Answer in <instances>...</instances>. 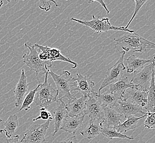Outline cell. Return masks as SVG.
<instances>
[{
    "mask_svg": "<svg viewBox=\"0 0 155 143\" xmlns=\"http://www.w3.org/2000/svg\"><path fill=\"white\" fill-rule=\"evenodd\" d=\"M7 2H8V3H9L12 0H7ZM14 1H15V2H17L19 0H14Z\"/></svg>",
    "mask_w": 155,
    "mask_h": 143,
    "instance_id": "d590c367",
    "label": "cell"
},
{
    "mask_svg": "<svg viewBox=\"0 0 155 143\" xmlns=\"http://www.w3.org/2000/svg\"><path fill=\"white\" fill-rule=\"evenodd\" d=\"M116 46H119L124 51L143 52L155 50V43L144 39L137 33H127L118 38H115Z\"/></svg>",
    "mask_w": 155,
    "mask_h": 143,
    "instance_id": "6da1fadb",
    "label": "cell"
},
{
    "mask_svg": "<svg viewBox=\"0 0 155 143\" xmlns=\"http://www.w3.org/2000/svg\"><path fill=\"white\" fill-rule=\"evenodd\" d=\"M101 134L109 140H112L114 138H118V139H128L129 140H134V138L130 137L125 134L118 132L113 127H105L104 125L102 129Z\"/></svg>",
    "mask_w": 155,
    "mask_h": 143,
    "instance_id": "484cf974",
    "label": "cell"
},
{
    "mask_svg": "<svg viewBox=\"0 0 155 143\" xmlns=\"http://www.w3.org/2000/svg\"><path fill=\"white\" fill-rule=\"evenodd\" d=\"M48 72L45 73V81L43 84L40 83L37 90L34 102L37 106L48 108L57 101V90L48 82Z\"/></svg>",
    "mask_w": 155,
    "mask_h": 143,
    "instance_id": "277c9868",
    "label": "cell"
},
{
    "mask_svg": "<svg viewBox=\"0 0 155 143\" xmlns=\"http://www.w3.org/2000/svg\"><path fill=\"white\" fill-rule=\"evenodd\" d=\"M48 75H51L57 87V99L62 100L63 98H72L75 94L72 95L71 91L76 87L77 84L74 78L68 71H64L60 75H57L54 72L50 71Z\"/></svg>",
    "mask_w": 155,
    "mask_h": 143,
    "instance_id": "7a4b0ae2",
    "label": "cell"
},
{
    "mask_svg": "<svg viewBox=\"0 0 155 143\" xmlns=\"http://www.w3.org/2000/svg\"><path fill=\"white\" fill-rule=\"evenodd\" d=\"M40 83H39V84L34 89L31 90L27 95L25 96V97L23 99L22 105L19 110V111H21L23 110H24L25 111H28L30 109V105L32 104V103L34 102L36 91L40 87Z\"/></svg>",
    "mask_w": 155,
    "mask_h": 143,
    "instance_id": "4316f807",
    "label": "cell"
},
{
    "mask_svg": "<svg viewBox=\"0 0 155 143\" xmlns=\"http://www.w3.org/2000/svg\"><path fill=\"white\" fill-rule=\"evenodd\" d=\"M3 131H4V130H3V129H1V130H0V135L2 134V133H3Z\"/></svg>",
    "mask_w": 155,
    "mask_h": 143,
    "instance_id": "8d00e7d4",
    "label": "cell"
},
{
    "mask_svg": "<svg viewBox=\"0 0 155 143\" xmlns=\"http://www.w3.org/2000/svg\"><path fill=\"white\" fill-rule=\"evenodd\" d=\"M96 98L103 106L114 107L119 100L122 99L115 94L110 92V90L97 93Z\"/></svg>",
    "mask_w": 155,
    "mask_h": 143,
    "instance_id": "7402d4cb",
    "label": "cell"
},
{
    "mask_svg": "<svg viewBox=\"0 0 155 143\" xmlns=\"http://www.w3.org/2000/svg\"><path fill=\"white\" fill-rule=\"evenodd\" d=\"M130 1H132L134 2L135 3L134 12L133 15L132 16L129 22L128 23L127 25V26L125 27V29H128L129 25L132 22V21H133V19H134L135 17L137 15V13L139 11L140 8L142 7V6H143V5L146 3L148 0H130Z\"/></svg>",
    "mask_w": 155,
    "mask_h": 143,
    "instance_id": "f1b7e54d",
    "label": "cell"
},
{
    "mask_svg": "<svg viewBox=\"0 0 155 143\" xmlns=\"http://www.w3.org/2000/svg\"><path fill=\"white\" fill-rule=\"evenodd\" d=\"M137 87L129 81L127 77H123L119 81L110 84L109 90L110 92L115 94L122 99L126 90L128 88Z\"/></svg>",
    "mask_w": 155,
    "mask_h": 143,
    "instance_id": "44dd1931",
    "label": "cell"
},
{
    "mask_svg": "<svg viewBox=\"0 0 155 143\" xmlns=\"http://www.w3.org/2000/svg\"><path fill=\"white\" fill-rule=\"evenodd\" d=\"M104 125V121L93 120L89 121L88 125L83 131H80L81 135L88 139L97 137L101 133V130Z\"/></svg>",
    "mask_w": 155,
    "mask_h": 143,
    "instance_id": "d6986e66",
    "label": "cell"
},
{
    "mask_svg": "<svg viewBox=\"0 0 155 143\" xmlns=\"http://www.w3.org/2000/svg\"><path fill=\"white\" fill-rule=\"evenodd\" d=\"M24 46L29 50V53L25 54L23 56V61L29 68L30 71H33L36 73V77H38V74L41 72L45 74L50 71L52 67V62L40 60L39 56V50L34 45L29 42H25Z\"/></svg>",
    "mask_w": 155,
    "mask_h": 143,
    "instance_id": "3957f363",
    "label": "cell"
},
{
    "mask_svg": "<svg viewBox=\"0 0 155 143\" xmlns=\"http://www.w3.org/2000/svg\"><path fill=\"white\" fill-rule=\"evenodd\" d=\"M103 108L104 111L105 127H114L122 122L124 116L114 107L103 106Z\"/></svg>",
    "mask_w": 155,
    "mask_h": 143,
    "instance_id": "ac0fdd59",
    "label": "cell"
},
{
    "mask_svg": "<svg viewBox=\"0 0 155 143\" xmlns=\"http://www.w3.org/2000/svg\"><path fill=\"white\" fill-rule=\"evenodd\" d=\"M121 53L122 55L119 57V60H118L116 64L108 69L104 80L99 88L98 93L101 92V90L107 87L108 85H110L111 84L119 81L123 77V72L126 69L123 63L125 52L123 51Z\"/></svg>",
    "mask_w": 155,
    "mask_h": 143,
    "instance_id": "52a82bcc",
    "label": "cell"
},
{
    "mask_svg": "<svg viewBox=\"0 0 155 143\" xmlns=\"http://www.w3.org/2000/svg\"><path fill=\"white\" fill-rule=\"evenodd\" d=\"M147 116V113L145 115H143L142 116L137 117L135 116H130L127 117V120L124 122H122L120 123L119 125L114 127L113 128H114L117 131L120 132L121 133L124 132L134 130L137 127V123L138 121L141 119H143L144 117Z\"/></svg>",
    "mask_w": 155,
    "mask_h": 143,
    "instance_id": "603a6c76",
    "label": "cell"
},
{
    "mask_svg": "<svg viewBox=\"0 0 155 143\" xmlns=\"http://www.w3.org/2000/svg\"><path fill=\"white\" fill-rule=\"evenodd\" d=\"M39 8L41 10L44 11L45 12H48L50 11L51 8V3L54 4L56 7H58L59 5L54 0H39Z\"/></svg>",
    "mask_w": 155,
    "mask_h": 143,
    "instance_id": "f546056e",
    "label": "cell"
},
{
    "mask_svg": "<svg viewBox=\"0 0 155 143\" xmlns=\"http://www.w3.org/2000/svg\"><path fill=\"white\" fill-rule=\"evenodd\" d=\"M94 2H97L100 3L102 7L103 8H104V9L106 10L107 15H109L110 11L108 9L107 7V6H106V4L104 3V0H89V3H93Z\"/></svg>",
    "mask_w": 155,
    "mask_h": 143,
    "instance_id": "d6a6232c",
    "label": "cell"
},
{
    "mask_svg": "<svg viewBox=\"0 0 155 143\" xmlns=\"http://www.w3.org/2000/svg\"><path fill=\"white\" fill-rule=\"evenodd\" d=\"M18 116L16 114L10 115L4 124V131L6 133L7 139L12 137L18 128Z\"/></svg>",
    "mask_w": 155,
    "mask_h": 143,
    "instance_id": "d4e9b609",
    "label": "cell"
},
{
    "mask_svg": "<svg viewBox=\"0 0 155 143\" xmlns=\"http://www.w3.org/2000/svg\"><path fill=\"white\" fill-rule=\"evenodd\" d=\"M85 116V114L75 116H69L68 115L64 119L60 129L69 133L75 134L78 130L83 125Z\"/></svg>",
    "mask_w": 155,
    "mask_h": 143,
    "instance_id": "9a60e30c",
    "label": "cell"
},
{
    "mask_svg": "<svg viewBox=\"0 0 155 143\" xmlns=\"http://www.w3.org/2000/svg\"><path fill=\"white\" fill-rule=\"evenodd\" d=\"M127 63V72L128 73H134L143 68L146 65L152 63L155 61V56L150 60L141 59L135 56L134 55H131L126 60Z\"/></svg>",
    "mask_w": 155,
    "mask_h": 143,
    "instance_id": "ffe728a7",
    "label": "cell"
},
{
    "mask_svg": "<svg viewBox=\"0 0 155 143\" xmlns=\"http://www.w3.org/2000/svg\"><path fill=\"white\" fill-rule=\"evenodd\" d=\"M77 85L73 91H76L82 94V95L89 97L90 96L95 95L94 82L91 80L88 76H84L79 72L77 73V77L74 78Z\"/></svg>",
    "mask_w": 155,
    "mask_h": 143,
    "instance_id": "7c38bea8",
    "label": "cell"
},
{
    "mask_svg": "<svg viewBox=\"0 0 155 143\" xmlns=\"http://www.w3.org/2000/svg\"><path fill=\"white\" fill-rule=\"evenodd\" d=\"M114 107L124 118L130 116L138 115L140 117L146 115V113L142 110L143 108L129 100H119Z\"/></svg>",
    "mask_w": 155,
    "mask_h": 143,
    "instance_id": "8fae6325",
    "label": "cell"
},
{
    "mask_svg": "<svg viewBox=\"0 0 155 143\" xmlns=\"http://www.w3.org/2000/svg\"><path fill=\"white\" fill-rule=\"evenodd\" d=\"M2 122V119L1 118V117H0V123Z\"/></svg>",
    "mask_w": 155,
    "mask_h": 143,
    "instance_id": "74e56055",
    "label": "cell"
},
{
    "mask_svg": "<svg viewBox=\"0 0 155 143\" xmlns=\"http://www.w3.org/2000/svg\"><path fill=\"white\" fill-rule=\"evenodd\" d=\"M147 102L145 107L147 112H155V68L152 71V77L150 84L149 88L147 89Z\"/></svg>",
    "mask_w": 155,
    "mask_h": 143,
    "instance_id": "cb8c5ba5",
    "label": "cell"
},
{
    "mask_svg": "<svg viewBox=\"0 0 155 143\" xmlns=\"http://www.w3.org/2000/svg\"><path fill=\"white\" fill-rule=\"evenodd\" d=\"M52 118L51 113L48 110L47 108L44 107H41L40 109V115L35 118L33 119V122L36 121L39 119H42L44 121H48L49 119H51Z\"/></svg>",
    "mask_w": 155,
    "mask_h": 143,
    "instance_id": "4dcf8cb0",
    "label": "cell"
},
{
    "mask_svg": "<svg viewBox=\"0 0 155 143\" xmlns=\"http://www.w3.org/2000/svg\"><path fill=\"white\" fill-rule=\"evenodd\" d=\"M155 68V61L144 67L143 68L135 72L131 78V83L144 90H147L152 77V71Z\"/></svg>",
    "mask_w": 155,
    "mask_h": 143,
    "instance_id": "9c48e42d",
    "label": "cell"
},
{
    "mask_svg": "<svg viewBox=\"0 0 155 143\" xmlns=\"http://www.w3.org/2000/svg\"><path fill=\"white\" fill-rule=\"evenodd\" d=\"M147 90L139 87L128 88L126 90L123 100H129L133 102L141 108H145L147 102Z\"/></svg>",
    "mask_w": 155,
    "mask_h": 143,
    "instance_id": "4fadbf2b",
    "label": "cell"
},
{
    "mask_svg": "<svg viewBox=\"0 0 155 143\" xmlns=\"http://www.w3.org/2000/svg\"><path fill=\"white\" fill-rule=\"evenodd\" d=\"M54 119V132L52 136H54L59 131L64 119L68 116L66 110V104L62 100H58L56 105L53 110Z\"/></svg>",
    "mask_w": 155,
    "mask_h": 143,
    "instance_id": "e0dca14e",
    "label": "cell"
},
{
    "mask_svg": "<svg viewBox=\"0 0 155 143\" xmlns=\"http://www.w3.org/2000/svg\"><path fill=\"white\" fill-rule=\"evenodd\" d=\"M29 84L27 81L26 75L24 69H21L20 79L16 85L15 89L13 91L15 96V106L18 107L22 104L24 96L28 91Z\"/></svg>",
    "mask_w": 155,
    "mask_h": 143,
    "instance_id": "2e32d148",
    "label": "cell"
},
{
    "mask_svg": "<svg viewBox=\"0 0 155 143\" xmlns=\"http://www.w3.org/2000/svg\"><path fill=\"white\" fill-rule=\"evenodd\" d=\"M35 48L39 50V56L40 60L45 61H60L62 62H66L73 65L72 68H76L78 64L71 60L68 57L63 56L61 52L56 48H49L48 46H42L39 44H34Z\"/></svg>",
    "mask_w": 155,
    "mask_h": 143,
    "instance_id": "ba28073f",
    "label": "cell"
},
{
    "mask_svg": "<svg viewBox=\"0 0 155 143\" xmlns=\"http://www.w3.org/2000/svg\"><path fill=\"white\" fill-rule=\"evenodd\" d=\"M75 95L72 98L68 99V104L66 105V110L69 116H80L84 115V110L85 108L87 96H81L80 98H75Z\"/></svg>",
    "mask_w": 155,
    "mask_h": 143,
    "instance_id": "5bb4252c",
    "label": "cell"
},
{
    "mask_svg": "<svg viewBox=\"0 0 155 143\" xmlns=\"http://www.w3.org/2000/svg\"><path fill=\"white\" fill-rule=\"evenodd\" d=\"M147 118L144 123V127L145 128L154 129L155 128V113L147 112Z\"/></svg>",
    "mask_w": 155,
    "mask_h": 143,
    "instance_id": "83f0119b",
    "label": "cell"
},
{
    "mask_svg": "<svg viewBox=\"0 0 155 143\" xmlns=\"http://www.w3.org/2000/svg\"><path fill=\"white\" fill-rule=\"evenodd\" d=\"M52 118L41 125L31 126L21 139V143H44L46 134Z\"/></svg>",
    "mask_w": 155,
    "mask_h": 143,
    "instance_id": "8992f818",
    "label": "cell"
},
{
    "mask_svg": "<svg viewBox=\"0 0 155 143\" xmlns=\"http://www.w3.org/2000/svg\"><path fill=\"white\" fill-rule=\"evenodd\" d=\"M5 143H21L19 135H15L12 138L7 139Z\"/></svg>",
    "mask_w": 155,
    "mask_h": 143,
    "instance_id": "1f68e13d",
    "label": "cell"
},
{
    "mask_svg": "<svg viewBox=\"0 0 155 143\" xmlns=\"http://www.w3.org/2000/svg\"><path fill=\"white\" fill-rule=\"evenodd\" d=\"M3 0H0V8H1V7L3 6Z\"/></svg>",
    "mask_w": 155,
    "mask_h": 143,
    "instance_id": "e575fe53",
    "label": "cell"
},
{
    "mask_svg": "<svg viewBox=\"0 0 155 143\" xmlns=\"http://www.w3.org/2000/svg\"><path fill=\"white\" fill-rule=\"evenodd\" d=\"M71 20L89 28L95 33H107L109 30L124 31L128 33L134 32L133 30L125 29V27H116L111 25L108 18L100 19L99 17H96L94 15H93V19L91 21H81L75 18H71Z\"/></svg>",
    "mask_w": 155,
    "mask_h": 143,
    "instance_id": "5b68a950",
    "label": "cell"
},
{
    "mask_svg": "<svg viewBox=\"0 0 155 143\" xmlns=\"http://www.w3.org/2000/svg\"><path fill=\"white\" fill-rule=\"evenodd\" d=\"M96 94L95 95L90 96L87 98L84 113L85 116L87 115L89 116L90 121H104V111L103 106L96 98Z\"/></svg>",
    "mask_w": 155,
    "mask_h": 143,
    "instance_id": "30bf717a",
    "label": "cell"
},
{
    "mask_svg": "<svg viewBox=\"0 0 155 143\" xmlns=\"http://www.w3.org/2000/svg\"><path fill=\"white\" fill-rule=\"evenodd\" d=\"M60 143H78V141L77 137L74 135L71 137L69 138L67 140L60 142Z\"/></svg>",
    "mask_w": 155,
    "mask_h": 143,
    "instance_id": "836d02e7",
    "label": "cell"
}]
</instances>
